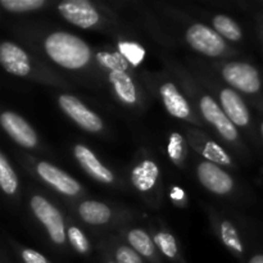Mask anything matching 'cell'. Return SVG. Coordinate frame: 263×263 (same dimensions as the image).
<instances>
[{"instance_id": "obj_21", "label": "cell", "mask_w": 263, "mask_h": 263, "mask_svg": "<svg viewBox=\"0 0 263 263\" xmlns=\"http://www.w3.org/2000/svg\"><path fill=\"white\" fill-rule=\"evenodd\" d=\"M221 238H222V241L229 248L240 254L243 253V244H241L240 239H239L238 233H236L234 225L231 222H229V221H225L221 225Z\"/></svg>"}, {"instance_id": "obj_12", "label": "cell", "mask_w": 263, "mask_h": 263, "mask_svg": "<svg viewBox=\"0 0 263 263\" xmlns=\"http://www.w3.org/2000/svg\"><path fill=\"white\" fill-rule=\"evenodd\" d=\"M74 157H76L77 161L80 162V164L82 166V168L92 176L94 179L99 180L102 182H109L113 181V175L112 172L108 168H105L98 158L95 157V154L92 153L90 149H87L84 145H76L74 146Z\"/></svg>"}, {"instance_id": "obj_30", "label": "cell", "mask_w": 263, "mask_h": 263, "mask_svg": "<svg viewBox=\"0 0 263 263\" xmlns=\"http://www.w3.org/2000/svg\"><path fill=\"white\" fill-rule=\"evenodd\" d=\"M22 258L25 263H48L43 254L37 253V252L32 251V249H25L22 252Z\"/></svg>"}, {"instance_id": "obj_29", "label": "cell", "mask_w": 263, "mask_h": 263, "mask_svg": "<svg viewBox=\"0 0 263 263\" xmlns=\"http://www.w3.org/2000/svg\"><path fill=\"white\" fill-rule=\"evenodd\" d=\"M98 59L102 62L104 66L112 68V71H123L126 68L125 66L120 63V59L116 55H110V54H98Z\"/></svg>"}, {"instance_id": "obj_13", "label": "cell", "mask_w": 263, "mask_h": 263, "mask_svg": "<svg viewBox=\"0 0 263 263\" xmlns=\"http://www.w3.org/2000/svg\"><path fill=\"white\" fill-rule=\"evenodd\" d=\"M223 112L226 113L231 122L238 126H246L249 122V112L241 98L234 90L225 89L220 95Z\"/></svg>"}, {"instance_id": "obj_28", "label": "cell", "mask_w": 263, "mask_h": 263, "mask_svg": "<svg viewBox=\"0 0 263 263\" xmlns=\"http://www.w3.org/2000/svg\"><path fill=\"white\" fill-rule=\"evenodd\" d=\"M168 154L174 161L179 162L182 157V138L177 133L171 135L168 144Z\"/></svg>"}, {"instance_id": "obj_22", "label": "cell", "mask_w": 263, "mask_h": 263, "mask_svg": "<svg viewBox=\"0 0 263 263\" xmlns=\"http://www.w3.org/2000/svg\"><path fill=\"white\" fill-rule=\"evenodd\" d=\"M0 4L9 12H28L41 8L45 2L44 0H2Z\"/></svg>"}, {"instance_id": "obj_20", "label": "cell", "mask_w": 263, "mask_h": 263, "mask_svg": "<svg viewBox=\"0 0 263 263\" xmlns=\"http://www.w3.org/2000/svg\"><path fill=\"white\" fill-rule=\"evenodd\" d=\"M0 185L4 193L12 195L17 192L18 180L4 154H0Z\"/></svg>"}, {"instance_id": "obj_27", "label": "cell", "mask_w": 263, "mask_h": 263, "mask_svg": "<svg viewBox=\"0 0 263 263\" xmlns=\"http://www.w3.org/2000/svg\"><path fill=\"white\" fill-rule=\"evenodd\" d=\"M117 263H143L139 254L128 247H120L116 252Z\"/></svg>"}, {"instance_id": "obj_16", "label": "cell", "mask_w": 263, "mask_h": 263, "mask_svg": "<svg viewBox=\"0 0 263 263\" xmlns=\"http://www.w3.org/2000/svg\"><path fill=\"white\" fill-rule=\"evenodd\" d=\"M79 212L82 220L92 225H103V223H107L110 218L109 208L103 203L92 202V200L81 203Z\"/></svg>"}, {"instance_id": "obj_17", "label": "cell", "mask_w": 263, "mask_h": 263, "mask_svg": "<svg viewBox=\"0 0 263 263\" xmlns=\"http://www.w3.org/2000/svg\"><path fill=\"white\" fill-rule=\"evenodd\" d=\"M110 82L115 86L118 97L127 104H134L136 102V89L133 80L126 72L112 71L109 74Z\"/></svg>"}, {"instance_id": "obj_5", "label": "cell", "mask_w": 263, "mask_h": 263, "mask_svg": "<svg viewBox=\"0 0 263 263\" xmlns=\"http://www.w3.org/2000/svg\"><path fill=\"white\" fill-rule=\"evenodd\" d=\"M59 105L62 109L85 130L90 133H97L103 128V122L95 113L87 109L77 98L72 95H62L59 97Z\"/></svg>"}, {"instance_id": "obj_31", "label": "cell", "mask_w": 263, "mask_h": 263, "mask_svg": "<svg viewBox=\"0 0 263 263\" xmlns=\"http://www.w3.org/2000/svg\"><path fill=\"white\" fill-rule=\"evenodd\" d=\"M184 192H182L181 189H179V187H175L174 190H172V194L171 197L174 198V199H177V200H181L182 198H184Z\"/></svg>"}, {"instance_id": "obj_2", "label": "cell", "mask_w": 263, "mask_h": 263, "mask_svg": "<svg viewBox=\"0 0 263 263\" xmlns=\"http://www.w3.org/2000/svg\"><path fill=\"white\" fill-rule=\"evenodd\" d=\"M31 207L39 220L46 226L51 240L57 244H63L66 240V234L61 212L40 195H35L31 199Z\"/></svg>"}, {"instance_id": "obj_33", "label": "cell", "mask_w": 263, "mask_h": 263, "mask_svg": "<svg viewBox=\"0 0 263 263\" xmlns=\"http://www.w3.org/2000/svg\"><path fill=\"white\" fill-rule=\"evenodd\" d=\"M262 135H263V123H262Z\"/></svg>"}, {"instance_id": "obj_19", "label": "cell", "mask_w": 263, "mask_h": 263, "mask_svg": "<svg viewBox=\"0 0 263 263\" xmlns=\"http://www.w3.org/2000/svg\"><path fill=\"white\" fill-rule=\"evenodd\" d=\"M128 241H130L131 247H134V249L141 256L152 257L154 254V243L149 238L148 234L144 233L143 230L136 229V230L130 231Z\"/></svg>"}, {"instance_id": "obj_3", "label": "cell", "mask_w": 263, "mask_h": 263, "mask_svg": "<svg viewBox=\"0 0 263 263\" xmlns=\"http://www.w3.org/2000/svg\"><path fill=\"white\" fill-rule=\"evenodd\" d=\"M186 40L193 49L205 55H220L225 50V41L220 33L204 25L192 26L186 32Z\"/></svg>"}, {"instance_id": "obj_4", "label": "cell", "mask_w": 263, "mask_h": 263, "mask_svg": "<svg viewBox=\"0 0 263 263\" xmlns=\"http://www.w3.org/2000/svg\"><path fill=\"white\" fill-rule=\"evenodd\" d=\"M222 76L229 84L244 92H257L261 87L258 72L253 66L241 62H233L223 67Z\"/></svg>"}, {"instance_id": "obj_14", "label": "cell", "mask_w": 263, "mask_h": 263, "mask_svg": "<svg viewBox=\"0 0 263 263\" xmlns=\"http://www.w3.org/2000/svg\"><path fill=\"white\" fill-rule=\"evenodd\" d=\"M161 95L164 105L171 116L177 118H187L190 115V108L185 98L179 92L177 87L171 82L162 85Z\"/></svg>"}, {"instance_id": "obj_11", "label": "cell", "mask_w": 263, "mask_h": 263, "mask_svg": "<svg viewBox=\"0 0 263 263\" xmlns=\"http://www.w3.org/2000/svg\"><path fill=\"white\" fill-rule=\"evenodd\" d=\"M0 62L9 73L15 76H26L31 71L30 59L25 50L8 41L0 46Z\"/></svg>"}, {"instance_id": "obj_9", "label": "cell", "mask_w": 263, "mask_h": 263, "mask_svg": "<svg viewBox=\"0 0 263 263\" xmlns=\"http://www.w3.org/2000/svg\"><path fill=\"white\" fill-rule=\"evenodd\" d=\"M198 177L208 190L216 193V194H228L234 186L233 179L212 162H204V163L199 164Z\"/></svg>"}, {"instance_id": "obj_7", "label": "cell", "mask_w": 263, "mask_h": 263, "mask_svg": "<svg viewBox=\"0 0 263 263\" xmlns=\"http://www.w3.org/2000/svg\"><path fill=\"white\" fill-rule=\"evenodd\" d=\"M0 122L8 135L20 145L32 148L37 143L36 133L21 116L13 112H4L0 117Z\"/></svg>"}, {"instance_id": "obj_26", "label": "cell", "mask_w": 263, "mask_h": 263, "mask_svg": "<svg viewBox=\"0 0 263 263\" xmlns=\"http://www.w3.org/2000/svg\"><path fill=\"white\" fill-rule=\"evenodd\" d=\"M68 238L71 244L73 246V248L77 252H80V253H86V252H89L90 244L81 230H79L74 226H71L68 229Z\"/></svg>"}, {"instance_id": "obj_32", "label": "cell", "mask_w": 263, "mask_h": 263, "mask_svg": "<svg viewBox=\"0 0 263 263\" xmlns=\"http://www.w3.org/2000/svg\"><path fill=\"white\" fill-rule=\"evenodd\" d=\"M249 263H263V254H257V256L252 257Z\"/></svg>"}, {"instance_id": "obj_25", "label": "cell", "mask_w": 263, "mask_h": 263, "mask_svg": "<svg viewBox=\"0 0 263 263\" xmlns=\"http://www.w3.org/2000/svg\"><path fill=\"white\" fill-rule=\"evenodd\" d=\"M203 156L207 159H210L212 163L217 164H230L231 159L230 157L226 154V152L221 148L220 145H217L213 141H210V143L205 144V148L203 151Z\"/></svg>"}, {"instance_id": "obj_18", "label": "cell", "mask_w": 263, "mask_h": 263, "mask_svg": "<svg viewBox=\"0 0 263 263\" xmlns=\"http://www.w3.org/2000/svg\"><path fill=\"white\" fill-rule=\"evenodd\" d=\"M213 26L216 28V32L222 35L223 37L229 39L231 41H238L241 37V30L235 21L226 15H217L213 20Z\"/></svg>"}, {"instance_id": "obj_34", "label": "cell", "mask_w": 263, "mask_h": 263, "mask_svg": "<svg viewBox=\"0 0 263 263\" xmlns=\"http://www.w3.org/2000/svg\"><path fill=\"white\" fill-rule=\"evenodd\" d=\"M107 263H117V262H107Z\"/></svg>"}, {"instance_id": "obj_24", "label": "cell", "mask_w": 263, "mask_h": 263, "mask_svg": "<svg viewBox=\"0 0 263 263\" xmlns=\"http://www.w3.org/2000/svg\"><path fill=\"white\" fill-rule=\"evenodd\" d=\"M120 48V51L122 53V55L130 62L134 66H138L140 64V62L143 61L144 57H145V50L141 48L139 44L135 43H121L118 45Z\"/></svg>"}, {"instance_id": "obj_15", "label": "cell", "mask_w": 263, "mask_h": 263, "mask_svg": "<svg viewBox=\"0 0 263 263\" xmlns=\"http://www.w3.org/2000/svg\"><path fill=\"white\" fill-rule=\"evenodd\" d=\"M158 175V167L154 162L144 161L134 168L133 175H131V181L135 185L136 189L140 190V192H146L156 185Z\"/></svg>"}, {"instance_id": "obj_10", "label": "cell", "mask_w": 263, "mask_h": 263, "mask_svg": "<svg viewBox=\"0 0 263 263\" xmlns=\"http://www.w3.org/2000/svg\"><path fill=\"white\" fill-rule=\"evenodd\" d=\"M37 172L48 184H50L51 186H54L63 194L76 195L81 190L80 184L73 177H71L53 164L40 162L37 164Z\"/></svg>"}, {"instance_id": "obj_23", "label": "cell", "mask_w": 263, "mask_h": 263, "mask_svg": "<svg viewBox=\"0 0 263 263\" xmlns=\"http://www.w3.org/2000/svg\"><path fill=\"white\" fill-rule=\"evenodd\" d=\"M154 243L161 249L162 253L168 258H175L177 256V244L171 234L158 233L154 236Z\"/></svg>"}, {"instance_id": "obj_6", "label": "cell", "mask_w": 263, "mask_h": 263, "mask_svg": "<svg viewBox=\"0 0 263 263\" xmlns=\"http://www.w3.org/2000/svg\"><path fill=\"white\" fill-rule=\"evenodd\" d=\"M58 9L68 22L81 28L92 27L99 21L98 12L86 0H67L59 4Z\"/></svg>"}, {"instance_id": "obj_1", "label": "cell", "mask_w": 263, "mask_h": 263, "mask_svg": "<svg viewBox=\"0 0 263 263\" xmlns=\"http://www.w3.org/2000/svg\"><path fill=\"white\" fill-rule=\"evenodd\" d=\"M45 50L55 63L69 69L82 68L91 57L85 41L68 32L51 33L45 40Z\"/></svg>"}, {"instance_id": "obj_8", "label": "cell", "mask_w": 263, "mask_h": 263, "mask_svg": "<svg viewBox=\"0 0 263 263\" xmlns=\"http://www.w3.org/2000/svg\"><path fill=\"white\" fill-rule=\"evenodd\" d=\"M200 110L207 121L216 126L218 133L226 139V140H235L238 138V131L230 118L225 115L222 109L218 107L217 103L211 97H203L200 100Z\"/></svg>"}]
</instances>
